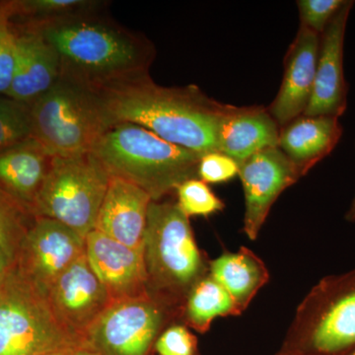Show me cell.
I'll return each mask as SVG.
<instances>
[{"mask_svg": "<svg viewBox=\"0 0 355 355\" xmlns=\"http://www.w3.org/2000/svg\"><path fill=\"white\" fill-rule=\"evenodd\" d=\"M7 10H8V8H7V1L0 2V17L3 16L7 12Z\"/></svg>", "mask_w": 355, "mask_h": 355, "instance_id": "36", "label": "cell"}, {"mask_svg": "<svg viewBox=\"0 0 355 355\" xmlns=\"http://www.w3.org/2000/svg\"><path fill=\"white\" fill-rule=\"evenodd\" d=\"M172 318L150 295L114 301L89 328L85 343L101 355H148Z\"/></svg>", "mask_w": 355, "mask_h": 355, "instance_id": "9", "label": "cell"}, {"mask_svg": "<svg viewBox=\"0 0 355 355\" xmlns=\"http://www.w3.org/2000/svg\"><path fill=\"white\" fill-rule=\"evenodd\" d=\"M32 137L53 157L92 151L110 125L97 93L60 77L31 104Z\"/></svg>", "mask_w": 355, "mask_h": 355, "instance_id": "5", "label": "cell"}, {"mask_svg": "<svg viewBox=\"0 0 355 355\" xmlns=\"http://www.w3.org/2000/svg\"><path fill=\"white\" fill-rule=\"evenodd\" d=\"M345 219L349 222H355V196L349 210H347V214H345Z\"/></svg>", "mask_w": 355, "mask_h": 355, "instance_id": "33", "label": "cell"}, {"mask_svg": "<svg viewBox=\"0 0 355 355\" xmlns=\"http://www.w3.org/2000/svg\"><path fill=\"white\" fill-rule=\"evenodd\" d=\"M51 159L33 137L0 150V188L33 214Z\"/></svg>", "mask_w": 355, "mask_h": 355, "instance_id": "19", "label": "cell"}, {"mask_svg": "<svg viewBox=\"0 0 355 355\" xmlns=\"http://www.w3.org/2000/svg\"><path fill=\"white\" fill-rule=\"evenodd\" d=\"M177 205L187 217L209 216L221 211L225 205L209 187L198 178L190 179L176 189Z\"/></svg>", "mask_w": 355, "mask_h": 355, "instance_id": "26", "label": "cell"}, {"mask_svg": "<svg viewBox=\"0 0 355 355\" xmlns=\"http://www.w3.org/2000/svg\"><path fill=\"white\" fill-rule=\"evenodd\" d=\"M320 36L300 26L287 51L279 94L268 108L280 128L302 116L309 105L316 77Z\"/></svg>", "mask_w": 355, "mask_h": 355, "instance_id": "15", "label": "cell"}, {"mask_svg": "<svg viewBox=\"0 0 355 355\" xmlns=\"http://www.w3.org/2000/svg\"><path fill=\"white\" fill-rule=\"evenodd\" d=\"M110 125L132 123L198 154L217 150V132L226 105L198 86L164 87L149 74L96 92Z\"/></svg>", "mask_w": 355, "mask_h": 355, "instance_id": "1", "label": "cell"}, {"mask_svg": "<svg viewBox=\"0 0 355 355\" xmlns=\"http://www.w3.org/2000/svg\"><path fill=\"white\" fill-rule=\"evenodd\" d=\"M238 176L245 197L243 231L254 241L275 200L304 174L279 147H272L240 162Z\"/></svg>", "mask_w": 355, "mask_h": 355, "instance_id": "11", "label": "cell"}, {"mask_svg": "<svg viewBox=\"0 0 355 355\" xmlns=\"http://www.w3.org/2000/svg\"><path fill=\"white\" fill-rule=\"evenodd\" d=\"M46 298L58 322L84 343L89 328L112 303L86 254L53 282Z\"/></svg>", "mask_w": 355, "mask_h": 355, "instance_id": "12", "label": "cell"}, {"mask_svg": "<svg viewBox=\"0 0 355 355\" xmlns=\"http://www.w3.org/2000/svg\"><path fill=\"white\" fill-rule=\"evenodd\" d=\"M280 127L261 106L226 105L217 132V150L238 163L254 154L279 147Z\"/></svg>", "mask_w": 355, "mask_h": 355, "instance_id": "18", "label": "cell"}, {"mask_svg": "<svg viewBox=\"0 0 355 355\" xmlns=\"http://www.w3.org/2000/svg\"><path fill=\"white\" fill-rule=\"evenodd\" d=\"M209 275L228 292L240 315L270 279L265 263L246 247L210 261Z\"/></svg>", "mask_w": 355, "mask_h": 355, "instance_id": "21", "label": "cell"}, {"mask_svg": "<svg viewBox=\"0 0 355 355\" xmlns=\"http://www.w3.org/2000/svg\"><path fill=\"white\" fill-rule=\"evenodd\" d=\"M345 0H300L297 1L300 26L322 35Z\"/></svg>", "mask_w": 355, "mask_h": 355, "instance_id": "28", "label": "cell"}, {"mask_svg": "<svg viewBox=\"0 0 355 355\" xmlns=\"http://www.w3.org/2000/svg\"><path fill=\"white\" fill-rule=\"evenodd\" d=\"M13 266L12 261L9 260L8 257L6 256L2 248L0 247V286L6 280L10 270H12Z\"/></svg>", "mask_w": 355, "mask_h": 355, "instance_id": "31", "label": "cell"}, {"mask_svg": "<svg viewBox=\"0 0 355 355\" xmlns=\"http://www.w3.org/2000/svg\"><path fill=\"white\" fill-rule=\"evenodd\" d=\"M67 355H101L95 349H91L88 345H81V347H74L69 350Z\"/></svg>", "mask_w": 355, "mask_h": 355, "instance_id": "32", "label": "cell"}, {"mask_svg": "<svg viewBox=\"0 0 355 355\" xmlns=\"http://www.w3.org/2000/svg\"><path fill=\"white\" fill-rule=\"evenodd\" d=\"M355 347V268L329 275L299 305L282 349L343 355Z\"/></svg>", "mask_w": 355, "mask_h": 355, "instance_id": "6", "label": "cell"}, {"mask_svg": "<svg viewBox=\"0 0 355 355\" xmlns=\"http://www.w3.org/2000/svg\"><path fill=\"white\" fill-rule=\"evenodd\" d=\"M15 31V70L7 96L31 105L58 83L60 58L38 29L22 25Z\"/></svg>", "mask_w": 355, "mask_h": 355, "instance_id": "16", "label": "cell"}, {"mask_svg": "<svg viewBox=\"0 0 355 355\" xmlns=\"http://www.w3.org/2000/svg\"><path fill=\"white\" fill-rule=\"evenodd\" d=\"M85 254L83 236L55 219L35 217L20 243L14 266L46 295L60 275Z\"/></svg>", "mask_w": 355, "mask_h": 355, "instance_id": "10", "label": "cell"}, {"mask_svg": "<svg viewBox=\"0 0 355 355\" xmlns=\"http://www.w3.org/2000/svg\"><path fill=\"white\" fill-rule=\"evenodd\" d=\"M109 173L92 153L53 157L33 216L62 222L85 238L94 230Z\"/></svg>", "mask_w": 355, "mask_h": 355, "instance_id": "8", "label": "cell"}, {"mask_svg": "<svg viewBox=\"0 0 355 355\" xmlns=\"http://www.w3.org/2000/svg\"><path fill=\"white\" fill-rule=\"evenodd\" d=\"M342 135L338 116L302 114L280 128L279 147L306 175L335 149Z\"/></svg>", "mask_w": 355, "mask_h": 355, "instance_id": "20", "label": "cell"}, {"mask_svg": "<svg viewBox=\"0 0 355 355\" xmlns=\"http://www.w3.org/2000/svg\"><path fill=\"white\" fill-rule=\"evenodd\" d=\"M149 295L173 318L181 316L187 296L209 275L189 217L177 203L153 200L147 212L144 247Z\"/></svg>", "mask_w": 355, "mask_h": 355, "instance_id": "3", "label": "cell"}, {"mask_svg": "<svg viewBox=\"0 0 355 355\" xmlns=\"http://www.w3.org/2000/svg\"><path fill=\"white\" fill-rule=\"evenodd\" d=\"M277 355H307V354H301V352H291V350H287V349H282V350H280L279 354H277Z\"/></svg>", "mask_w": 355, "mask_h": 355, "instance_id": "34", "label": "cell"}, {"mask_svg": "<svg viewBox=\"0 0 355 355\" xmlns=\"http://www.w3.org/2000/svg\"><path fill=\"white\" fill-rule=\"evenodd\" d=\"M30 214L33 216L0 188V247L13 263L28 229L25 227L26 217Z\"/></svg>", "mask_w": 355, "mask_h": 355, "instance_id": "24", "label": "cell"}, {"mask_svg": "<svg viewBox=\"0 0 355 355\" xmlns=\"http://www.w3.org/2000/svg\"><path fill=\"white\" fill-rule=\"evenodd\" d=\"M239 173V163L225 154L214 151L200 159L198 178L207 184L226 183Z\"/></svg>", "mask_w": 355, "mask_h": 355, "instance_id": "29", "label": "cell"}, {"mask_svg": "<svg viewBox=\"0 0 355 355\" xmlns=\"http://www.w3.org/2000/svg\"><path fill=\"white\" fill-rule=\"evenodd\" d=\"M86 345L58 322L46 294L13 266L0 286V355H39Z\"/></svg>", "mask_w": 355, "mask_h": 355, "instance_id": "7", "label": "cell"}, {"mask_svg": "<svg viewBox=\"0 0 355 355\" xmlns=\"http://www.w3.org/2000/svg\"><path fill=\"white\" fill-rule=\"evenodd\" d=\"M159 355H198V340L183 324H173L158 336L155 345Z\"/></svg>", "mask_w": 355, "mask_h": 355, "instance_id": "30", "label": "cell"}, {"mask_svg": "<svg viewBox=\"0 0 355 355\" xmlns=\"http://www.w3.org/2000/svg\"><path fill=\"white\" fill-rule=\"evenodd\" d=\"M0 17V95L7 96L12 84L16 62V31L10 8Z\"/></svg>", "mask_w": 355, "mask_h": 355, "instance_id": "27", "label": "cell"}, {"mask_svg": "<svg viewBox=\"0 0 355 355\" xmlns=\"http://www.w3.org/2000/svg\"><path fill=\"white\" fill-rule=\"evenodd\" d=\"M86 258L112 302L149 295L144 252L97 230L85 237Z\"/></svg>", "mask_w": 355, "mask_h": 355, "instance_id": "14", "label": "cell"}, {"mask_svg": "<svg viewBox=\"0 0 355 355\" xmlns=\"http://www.w3.org/2000/svg\"><path fill=\"white\" fill-rule=\"evenodd\" d=\"M108 2L96 0H20L9 1L11 19L24 20L25 26L42 27L85 15L101 12Z\"/></svg>", "mask_w": 355, "mask_h": 355, "instance_id": "23", "label": "cell"}, {"mask_svg": "<svg viewBox=\"0 0 355 355\" xmlns=\"http://www.w3.org/2000/svg\"><path fill=\"white\" fill-rule=\"evenodd\" d=\"M238 315L228 292L209 275L191 288L181 312L184 324L202 334L209 330L216 318Z\"/></svg>", "mask_w": 355, "mask_h": 355, "instance_id": "22", "label": "cell"}, {"mask_svg": "<svg viewBox=\"0 0 355 355\" xmlns=\"http://www.w3.org/2000/svg\"><path fill=\"white\" fill-rule=\"evenodd\" d=\"M343 355H355V347H354L352 349H350L349 352H347V354Z\"/></svg>", "mask_w": 355, "mask_h": 355, "instance_id": "37", "label": "cell"}, {"mask_svg": "<svg viewBox=\"0 0 355 355\" xmlns=\"http://www.w3.org/2000/svg\"><path fill=\"white\" fill-rule=\"evenodd\" d=\"M354 1L342 8L320 36L314 89L304 116H342L347 107V84L343 73L345 30Z\"/></svg>", "mask_w": 355, "mask_h": 355, "instance_id": "13", "label": "cell"}, {"mask_svg": "<svg viewBox=\"0 0 355 355\" xmlns=\"http://www.w3.org/2000/svg\"><path fill=\"white\" fill-rule=\"evenodd\" d=\"M69 349L64 350H55V352H46V354H42L39 355H67Z\"/></svg>", "mask_w": 355, "mask_h": 355, "instance_id": "35", "label": "cell"}, {"mask_svg": "<svg viewBox=\"0 0 355 355\" xmlns=\"http://www.w3.org/2000/svg\"><path fill=\"white\" fill-rule=\"evenodd\" d=\"M102 12L32 27L57 51L60 77L94 92L149 74L156 55L148 39Z\"/></svg>", "mask_w": 355, "mask_h": 355, "instance_id": "2", "label": "cell"}, {"mask_svg": "<svg viewBox=\"0 0 355 355\" xmlns=\"http://www.w3.org/2000/svg\"><path fill=\"white\" fill-rule=\"evenodd\" d=\"M153 198L137 184L111 177L94 230L144 252L147 212Z\"/></svg>", "mask_w": 355, "mask_h": 355, "instance_id": "17", "label": "cell"}, {"mask_svg": "<svg viewBox=\"0 0 355 355\" xmlns=\"http://www.w3.org/2000/svg\"><path fill=\"white\" fill-rule=\"evenodd\" d=\"M32 137L31 105L0 95V150Z\"/></svg>", "mask_w": 355, "mask_h": 355, "instance_id": "25", "label": "cell"}, {"mask_svg": "<svg viewBox=\"0 0 355 355\" xmlns=\"http://www.w3.org/2000/svg\"><path fill=\"white\" fill-rule=\"evenodd\" d=\"M91 153L110 176L137 184L155 202L176 191L184 182L198 178L202 157L132 123L111 125Z\"/></svg>", "mask_w": 355, "mask_h": 355, "instance_id": "4", "label": "cell"}]
</instances>
